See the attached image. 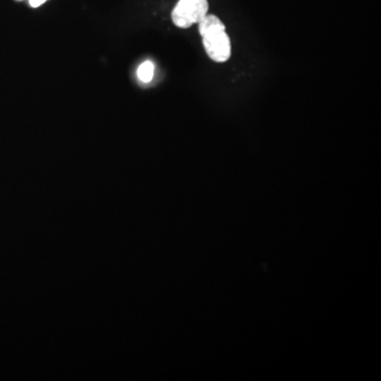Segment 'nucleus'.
I'll return each instance as SVG.
<instances>
[{
	"label": "nucleus",
	"mask_w": 381,
	"mask_h": 381,
	"mask_svg": "<svg viewBox=\"0 0 381 381\" xmlns=\"http://www.w3.org/2000/svg\"><path fill=\"white\" fill-rule=\"evenodd\" d=\"M208 0H179L172 12V20L178 28L187 29L198 24L208 14Z\"/></svg>",
	"instance_id": "nucleus-1"
},
{
	"label": "nucleus",
	"mask_w": 381,
	"mask_h": 381,
	"mask_svg": "<svg viewBox=\"0 0 381 381\" xmlns=\"http://www.w3.org/2000/svg\"><path fill=\"white\" fill-rule=\"evenodd\" d=\"M202 44L209 58L216 63H225L231 57V41L224 30H217L202 35Z\"/></svg>",
	"instance_id": "nucleus-2"
},
{
	"label": "nucleus",
	"mask_w": 381,
	"mask_h": 381,
	"mask_svg": "<svg viewBox=\"0 0 381 381\" xmlns=\"http://www.w3.org/2000/svg\"><path fill=\"white\" fill-rule=\"evenodd\" d=\"M198 25H199V28H198L199 33L201 36L204 34H207V33L213 32V31L226 29L225 25L222 24V22L215 15H208L207 14L198 23Z\"/></svg>",
	"instance_id": "nucleus-3"
},
{
	"label": "nucleus",
	"mask_w": 381,
	"mask_h": 381,
	"mask_svg": "<svg viewBox=\"0 0 381 381\" xmlns=\"http://www.w3.org/2000/svg\"><path fill=\"white\" fill-rule=\"evenodd\" d=\"M155 73V66L151 61H146L142 63L138 68L137 76L142 83H150L152 82Z\"/></svg>",
	"instance_id": "nucleus-4"
},
{
	"label": "nucleus",
	"mask_w": 381,
	"mask_h": 381,
	"mask_svg": "<svg viewBox=\"0 0 381 381\" xmlns=\"http://www.w3.org/2000/svg\"><path fill=\"white\" fill-rule=\"evenodd\" d=\"M29 3H30V6L32 8H39L43 4H45L46 2H45V0H29Z\"/></svg>",
	"instance_id": "nucleus-5"
},
{
	"label": "nucleus",
	"mask_w": 381,
	"mask_h": 381,
	"mask_svg": "<svg viewBox=\"0 0 381 381\" xmlns=\"http://www.w3.org/2000/svg\"><path fill=\"white\" fill-rule=\"evenodd\" d=\"M45 2H47V0H45Z\"/></svg>",
	"instance_id": "nucleus-6"
}]
</instances>
